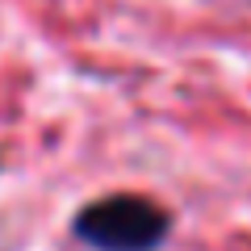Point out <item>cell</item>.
Segmentation results:
<instances>
[{"instance_id":"1","label":"cell","mask_w":251,"mask_h":251,"mask_svg":"<svg viewBox=\"0 0 251 251\" xmlns=\"http://www.w3.org/2000/svg\"><path fill=\"white\" fill-rule=\"evenodd\" d=\"M176 230V218L143 193H109L75 209L72 234L92 251H159Z\"/></svg>"}]
</instances>
